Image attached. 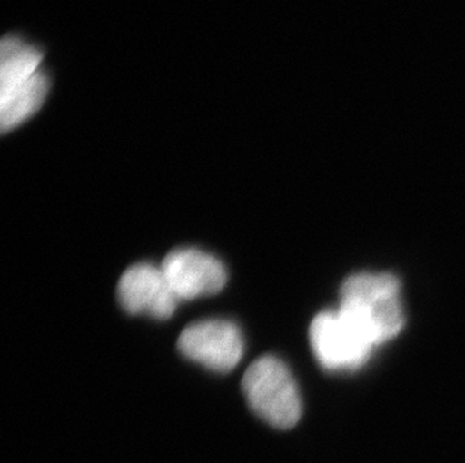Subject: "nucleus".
<instances>
[{
	"instance_id": "2",
	"label": "nucleus",
	"mask_w": 465,
	"mask_h": 463,
	"mask_svg": "<svg viewBox=\"0 0 465 463\" xmlns=\"http://www.w3.org/2000/svg\"><path fill=\"white\" fill-rule=\"evenodd\" d=\"M339 309L368 334L373 345L398 336L405 324L401 283L386 272H359L343 281Z\"/></svg>"
},
{
	"instance_id": "4",
	"label": "nucleus",
	"mask_w": 465,
	"mask_h": 463,
	"mask_svg": "<svg viewBox=\"0 0 465 463\" xmlns=\"http://www.w3.org/2000/svg\"><path fill=\"white\" fill-rule=\"evenodd\" d=\"M309 337L318 363L330 371L361 369L377 348L368 334L341 309L315 316Z\"/></svg>"
},
{
	"instance_id": "6",
	"label": "nucleus",
	"mask_w": 465,
	"mask_h": 463,
	"mask_svg": "<svg viewBox=\"0 0 465 463\" xmlns=\"http://www.w3.org/2000/svg\"><path fill=\"white\" fill-rule=\"evenodd\" d=\"M162 270L180 301L220 292L228 281L223 263L196 249H178L167 254Z\"/></svg>"
},
{
	"instance_id": "5",
	"label": "nucleus",
	"mask_w": 465,
	"mask_h": 463,
	"mask_svg": "<svg viewBox=\"0 0 465 463\" xmlns=\"http://www.w3.org/2000/svg\"><path fill=\"white\" fill-rule=\"evenodd\" d=\"M181 354L211 370L228 373L237 368L244 352V340L237 325L229 320L194 322L178 339Z\"/></svg>"
},
{
	"instance_id": "7",
	"label": "nucleus",
	"mask_w": 465,
	"mask_h": 463,
	"mask_svg": "<svg viewBox=\"0 0 465 463\" xmlns=\"http://www.w3.org/2000/svg\"><path fill=\"white\" fill-rule=\"evenodd\" d=\"M118 300L128 313L157 320L171 318L180 302L162 267L150 263H137L124 272L118 283Z\"/></svg>"
},
{
	"instance_id": "3",
	"label": "nucleus",
	"mask_w": 465,
	"mask_h": 463,
	"mask_svg": "<svg viewBox=\"0 0 465 463\" xmlns=\"http://www.w3.org/2000/svg\"><path fill=\"white\" fill-rule=\"evenodd\" d=\"M242 391L252 411L272 428L291 429L299 423V387L290 369L276 357H261L247 369Z\"/></svg>"
},
{
	"instance_id": "1",
	"label": "nucleus",
	"mask_w": 465,
	"mask_h": 463,
	"mask_svg": "<svg viewBox=\"0 0 465 463\" xmlns=\"http://www.w3.org/2000/svg\"><path fill=\"white\" fill-rule=\"evenodd\" d=\"M45 53L20 34H9L0 45V125L13 132L34 118L52 93Z\"/></svg>"
}]
</instances>
